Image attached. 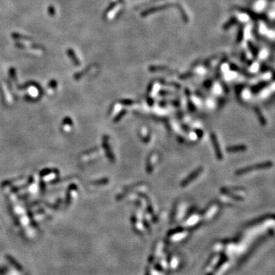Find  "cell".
Returning <instances> with one entry per match:
<instances>
[{"label": "cell", "mask_w": 275, "mask_h": 275, "mask_svg": "<svg viewBox=\"0 0 275 275\" xmlns=\"http://www.w3.org/2000/svg\"><path fill=\"white\" fill-rule=\"evenodd\" d=\"M5 258L8 260L10 264H11L12 265L13 267L16 269V270H19V271H23V267H22V264H21L19 262H18V261H16V258H13L12 255H5Z\"/></svg>", "instance_id": "cell-1"}]
</instances>
